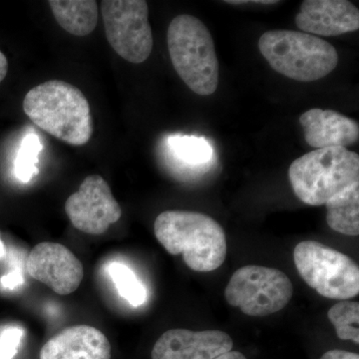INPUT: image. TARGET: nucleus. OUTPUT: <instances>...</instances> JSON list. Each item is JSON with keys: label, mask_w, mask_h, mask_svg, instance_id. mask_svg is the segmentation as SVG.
<instances>
[{"label": "nucleus", "mask_w": 359, "mask_h": 359, "mask_svg": "<svg viewBox=\"0 0 359 359\" xmlns=\"http://www.w3.org/2000/svg\"><path fill=\"white\" fill-rule=\"evenodd\" d=\"M106 39L118 55L128 62H145L154 46L144 0H103L101 2Z\"/></svg>", "instance_id": "nucleus-8"}, {"label": "nucleus", "mask_w": 359, "mask_h": 359, "mask_svg": "<svg viewBox=\"0 0 359 359\" xmlns=\"http://www.w3.org/2000/svg\"><path fill=\"white\" fill-rule=\"evenodd\" d=\"M259 49L276 72L301 82L327 76L339 63L337 49L327 41L294 30H269L259 40Z\"/></svg>", "instance_id": "nucleus-4"}, {"label": "nucleus", "mask_w": 359, "mask_h": 359, "mask_svg": "<svg viewBox=\"0 0 359 359\" xmlns=\"http://www.w3.org/2000/svg\"><path fill=\"white\" fill-rule=\"evenodd\" d=\"M40 359H111V344L97 328L75 325L51 337L42 346Z\"/></svg>", "instance_id": "nucleus-13"}, {"label": "nucleus", "mask_w": 359, "mask_h": 359, "mask_svg": "<svg viewBox=\"0 0 359 359\" xmlns=\"http://www.w3.org/2000/svg\"><path fill=\"white\" fill-rule=\"evenodd\" d=\"M23 337V330L20 327L6 328L0 334V359H13Z\"/></svg>", "instance_id": "nucleus-21"}, {"label": "nucleus", "mask_w": 359, "mask_h": 359, "mask_svg": "<svg viewBox=\"0 0 359 359\" xmlns=\"http://www.w3.org/2000/svg\"><path fill=\"white\" fill-rule=\"evenodd\" d=\"M294 261L302 280L323 297L347 301L358 295V266L339 250L304 241L295 247Z\"/></svg>", "instance_id": "nucleus-6"}, {"label": "nucleus", "mask_w": 359, "mask_h": 359, "mask_svg": "<svg viewBox=\"0 0 359 359\" xmlns=\"http://www.w3.org/2000/svg\"><path fill=\"white\" fill-rule=\"evenodd\" d=\"M25 266L32 278L60 295L76 292L83 280L81 262L68 248L57 243L35 245L28 255Z\"/></svg>", "instance_id": "nucleus-10"}, {"label": "nucleus", "mask_w": 359, "mask_h": 359, "mask_svg": "<svg viewBox=\"0 0 359 359\" xmlns=\"http://www.w3.org/2000/svg\"><path fill=\"white\" fill-rule=\"evenodd\" d=\"M306 143L316 149L353 145L358 140V123L334 110L313 108L299 117Z\"/></svg>", "instance_id": "nucleus-14"}, {"label": "nucleus", "mask_w": 359, "mask_h": 359, "mask_svg": "<svg viewBox=\"0 0 359 359\" xmlns=\"http://www.w3.org/2000/svg\"><path fill=\"white\" fill-rule=\"evenodd\" d=\"M6 256V248H4V243L0 240V259Z\"/></svg>", "instance_id": "nucleus-26"}, {"label": "nucleus", "mask_w": 359, "mask_h": 359, "mask_svg": "<svg viewBox=\"0 0 359 359\" xmlns=\"http://www.w3.org/2000/svg\"><path fill=\"white\" fill-rule=\"evenodd\" d=\"M212 359H249L245 353L238 351H231Z\"/></svg>", "instance_id": "nucleus-25"}, {"label": "nucleus", "mask_w": 359, "mask_h": 359, "mask_svg": "<svg viewBox=\"0 0 359 359\" xmlns=\"http://www.w3.org/2000/svg\"><path fill=\"white\" fill-rule=\"evenodd\" d=\"M168 144L176 162L190 170L191 173L203 175L211 169L214 150L203 137L174 135L168 139Z\"/></svg>", "instance_id": "nucleus-17"}, {"label": "nucleus", "mask_w": 359, "mask_h": 359, "mask_svg": "<svg viewBox=\"0 0 359 359\" xmlns=\"http://www.w3.org/2000/svg\"><path fill=\"white\" fill-rule=\"evenodd\" d=\"M318 359H359V354L344 349H330L321 354Z\"/></svg>", "instance_id": "nucleus-23"}, {"label": "nucleus", "mask_w": 359, "mask_h": 359, "mask_svg": "<svg viewBox=\"0 0 359 359\" xmlns=\"http://www.w3.org/2000/svg\"><path fill=\"white\" fill-rule=\"evenodd\" d=\"M42 150V144L39 136L29 134L21 144L18 157L16 159L15 173L20 181L27 183L39 174V155Z\"/></svg>", "instance_id": "nucleus-20"}, {"label": "nucleus", "mask_w": 359, "mask_h": 359, "mask_svg": "<svg viewBox=\"0 0 359 359\" xmlns=\"http://www.w3.org/2000/svg\"><path fill=\"white\" fill-rule=\"evenodd\" d=\"M23 282H25V280H23V276L20 269H14L11 273L4 276V278H1V285L8 290L15 289L18 285H22Z\"/></svg>", "instance_id": "nucleus-22"}, {"label": "nucleus", "mask_w": 359, "mask_h": 359, "mask_svg": "<svg viewBox=\"0 0 359 359\" xmlns=\"http://www.w3.org/2000/svg\"><path fill=\"white\" fill-rule=\"evenodd\" d=\"M295 25L314 36H337L359 29V11L347 0H304Z\"/></svg>", "instance_id": "nucleus-12"}, {"label": "nucleus", "mask_w": 359, "mask_h": 359, "mask_svg": "<svg viewBox=\"0 0 359 359\" xmlns=\"http://www.w3.org/2000/svg\"><path fill=\"white\" fill-rule=\"evenodd\" d=\"M289 177L302 202L325 205L340 191L359 182V157L346 148L316 149L292 163Z\"/></svg>", "instance_id": "nucleus-5"}, {"label": "nucleus", "mask_w": 359, "mask_h": 359, "mask_svg": "<svg viewBox=\"0 0 359 359\" xmlns=\"http://www.w3.org/2000/svg\"><path fill=\"white\" fill-rule=\"evenodd\" d=\"M233 340L222 330H170L153 347L152 359H212L233 351Z\"/></svg>", "instance_id": "nucleus-11"}, {"label": "nucleus", "mask_w": 359, "mask_h": 359, "mask_svg": "<svg viewBox=\"0 0 359 359\" xmlns=\"http://www.w3.org/2000/svg\"><path fill=\"white\" fill-rule=\"evenodd\" d=\"M154 231L167 252L174 256L182 255L192 271L209 273L226 261V233L218 222L202 212H161Z\"/></svg>", "instance_id": "nucleus-1"}, {"label": "nucleus", "mask_w": 359, "mask_h": 359, "mask_svg": "<svg viewBox=\"0 0 359 359\" xmlns=\"http://www.w3.org/2000/svg\"><path fill=\"white\" fill-rule=\"evenodd\" d=\"M65 212L75 229L95 236L102 235L122 216L109 185L99 175L85 178L79 190L66 201Z\"/></svg>", "instance_id": "nucleus-9"}, {"label": "nucleus", "mask_w": 359, "mask_h": 359, "mask_svg": "<svg viewBox=\"0 0 359 359\" xmlns=\"http://www.w3.org/2000/svg\"><path fill=\"white\" fill-rule=\"evenodd\" d=\"M325 205L332 230L353 237L359 235V182L340 191Z\"/></svg>", "instance_id": "nucleus-16"}, {"label": "nucleus", "mask_w": 359, "mask_h": 359, "mask_svg": "<svg viewBox=\"0 0 359 359\" xmlns=\"http://www.w3.org/2000/svg\"><path fill=\"white\" fill-rule=\"evenodd\" d=\"M107 271L120 297L135 308L145 304L147 301V290L131 269L124 264L114 262L108 266Z\"/></svg>", "instance_id": "nucleus-18"}, {"label": "nucleus", "mask_w": 359, "mask_h": 359, "mask_svg": "<svg viewBox=\"0 0 359 359\" xmlns=\"http://www.w3.org/2000/svg\"><path fill=\"white\" fill-rule=\"evenodd\" d=\"M23 110L36 126L65 143L83 146L93 133L88 100L74 85L50 80L26 94Z\"/></svg>", "instance_id": "nucleus-2"}, {"label": "nucleus", "mask_w": 359, "mask_h": 359, "mask_svg": "<svg viewBox=\"0 0 359 359\" xmlns=\"http://www.w3.org/2000/svg\"><path fill=\"white\" fill-rule=\"evenodd\" d=\"M292 294L289 276L280 269L261 266L238 269L224 290L228 304L250 316H266L282 311Z\"/></svg>", "instance_id": "nucleus-7"}, {"label": "nucleus", "mask_w": 359, "mask_h": 359, "mask_svg": "<svg viewBox=\"0 0 359 359\" xmlns=\"http://www.w3.org/2000/svg\"><path fill=\"white\" fill-rule=\"evenodd\" d=\"M328 320L334 325L339 339L351 340L359 344V304L341 301L328 311Z\"/></svg>", "instance_id": "nucleus-19"}, {"label": "nucleus", "mask_w": 359, "mask_h": 359, "mask_svg": "<svg viewBox=\"0 0 359 359\" xmlns=\"http://www.w3.org/2000/svg\"><path fill=\"white\" fill-rule=\"evenodd\" d=\"M8 72V61L6 56L0 51V82L4 81Z\"/></svg>", "instance_id": "nucleus-24"}, {"label": "nucleus", "mask_w": 359, "mask_h": 359, "mask_svg": "<svg viewBox=\"0 0 359 359\" xmlns=\"http://www.w3.org/2000/svg\"><path fill=\"white\" fill-rule=\"evenodd\" d=\"M168 49L175 70L196 94L212 95L219 84V60L211 32L197 18L181 14L170 23Z\"/></svg>", "instance_id": "nucleus-3"}, {"label": "nucleus", "mask_w": 359, "mask_h": 359, "mask_svg": "<svg viewBox=\"0 0 359 359\" xmlns=\"http://www.w3.org/2000/svg\"><path fill=\"white\" fill-rule=\"evenodd\" d=\"M52 13L58 25L75 36H86L98 23V4L94 0H50Z\"/></svg>", "instance_id": "nucleus-15"}]
</instances>
